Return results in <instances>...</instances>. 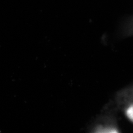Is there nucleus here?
I'll use <instances>...</instances> for the list:
<instances>
[{"instance_id": "obj_1", "label": "nucleus", "mask_w": 133, "mask_h": 133, "mask_svg": "<svg viewBox=\"0 0 133 133\" xmlns=\"http://www.w3.org/2000/svg\"><path fill=\"white\" fill-rule=\"evenodd\" d=\"M126 115L131 121H133V105L129 107L126 110Z\"/></svg>"}]
</instances>
